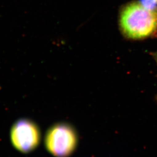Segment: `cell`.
Instances as JSON below:
<instances>
[{
  "label": "cell",
  "mask_w": 157,
  "mask_h": 157,
  "mask_svg": "<svg viewBox=\"0 0 157 157\" xmlns=\"http://www.w3.org/2000/svg\"><path fill=\"white\" fill-rule=\"evenodd\" d=\"M119 24L121 31L128 38H147L157 32V10H150L139 2L129 3L120 12Z\"/></svg>",
  "instance_id": "6da1fadb"
},
{
  "label": "cell",
  "mask_w": 157,
  "mask_h": 157,
  "mask_svg": "<svg viewBox=\"0 0 157 157\" xmlns=\"http://www.w3.org/2000/svg\"><path fill=\"white\" fill-rule=\"evenodd\" d=\"M45 145L55 157H68L77 146L78 136L74 128L66 123H58L47 130Z\"/></svg>",
  "instance_id": "7a4b0ae2"
},
{
  "label": "cell",
  "mask_w": 157,
  "mask_h": 157,
  "mask_svg": "<svg viewBox=\"0 0 157 157\" xmlns=\"http://www.w3.org/2000/svg\"><path fill=\"white\" fill-rule=\"evenodd\" d=\"M10 138L16 150L22 153H30L39 144L40 131L34 122L28 119H21L11 128Z\"/></svg>",
  "instance_id": "3957f363"
},
{
  "label": "cell",
  "mask_w": 157,
  "mask_h": 157,
  "mask_svg": "<svg viewBox=\"0 0 157 157\" xmlns=\"http://www.w3.org/2000/svg\"><path fill=\"white\" fill-rule=\"evenodd\" d=\"M139 3L150 10H157V0H140Z\"/></svg>",
  "instance_id": "277c9868"
},
{
  "label": "cell",
  "mask_w": 157,
  "mask_h": 157,
  "mask_svg": "<svg viewBox=\"0 0 157 157\" xmlns=\"http://www.w3.org/2000/svg\"><path fill=\"white\" fill-rule=\"evenodd\" d=\"M153 56L156 62V63L157 64V52H155V53H153ZM155 100H156V101H157V94L156 95V97H155Z\"/></svg>",
  "instance_id": "5b68a950"
}]
</instances>
